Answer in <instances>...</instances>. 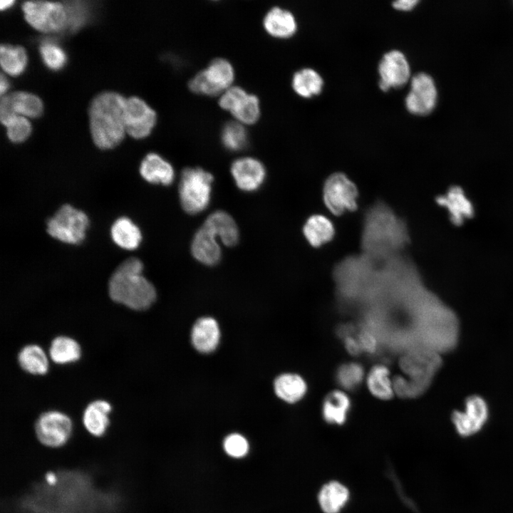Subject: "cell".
<instances>
[{
	"instance_id": "cell-1",
	"label": "cell",
	"mask_w": 513,
	"mask_h": 513,
	"mask_svg": "<svg viewBox=\"0 0 513 513\" xmlns=\"http://www.w3.org/2000/svg\"><path fill=\"white\" fill-rule=\"evenodd\" d=\"M408 242L405 222L389 207L378 203L368 210L361 236L363 255L384 262L400 255Z\"/></svg>"
},
{
	"instance_id": "cell-2",
	"label": "cell",
	"mask_w": 513,
	"mask_h": 513,
	"mask_svg": "<svg viewBox=\"0 0 513 513\" xmlns=\"http://www.w3.org/2000/svg\"><path fill=\"white\" fill-rule=\"evenodd\" d=\"M126 99L118 93L103 92L91 101L89 123L92 139L102 150L112 149L124 138Z\"/></svg>"
},
{
	"instance_id": "cell-3",
	"label": "cell",
	"mask_w": 513,
	"mask_h": 513,
	"mask_svg": "<svg viewBox=\"0 0 513 513\" xmlns=\"http://www.w3.org/2000/svg\"><path fill=\"white\" fill-rule=\"evenodd\" d=\"M143 264L135 257L122 262L108 283L111 299L137 311L148 309L156 299L154 286L142 276Z\"/></svg>"
},
{
	"instance_id": "cell-4",
	"label": "cell",
	"mask_w": 513,
	"mask_h": 513,
	"mask_svg": "<svg viewBox=\"0 0 513 513\" xmlns=\"http://www.w3.org/2000/svg\"><path fill=\"white\" fill-rule=\"evenodd\" d=\"M441 354L424 346H417L406 353L400 366L407 377L396 376L394 393L402 398H413L425 391L441 366Z\"/></svg>"
},
{
	"instance_id": "cell-5",
	"label": "cell",
	"mask_w": 513,
	"mask_h": 513,
	"mask_svg": "<svg viewBox=\"0 0 513 513\" xmlns=\"http://www.w3.org/2000/svg\"><path fill=\"white\" fill-rule=\"evenodd\" d=\"M213 176L200 167L183 170L179 185V197L182 209L190 214L204 210L211 198Z\"/></svg>"
},
{
	"instance_id": "cell-6",
	"label": "cell",
	"mask_w": 513,
	"mask_h": 513,
	"mask_svg": "<svg viewBox=\"0 0 513 513\" xmlns=\"http://www.w3.org/2000/svg\"><path fill=\"white\" fill-rule=\"evenodd\" d=\"M21 8L26 21L39 31L57 33L67 28V12L63 2L28 1Z\"/></svg>"
},
{
	"instance_id": "cell-7",
	"label": "cell",
	"mask_w": 513,
	"mask_h": 513,
	"mask_svg": "<svg viewBox=\"0 0 513 513\" xmlns=\"http://www.w3.org/2000/svg\"><path fill=\"white\" fill-rule=\"evenodd\" d=\"M88 224V218L83 211L63 204L47 221V232L63 242L78 244L86 237Z\"/></svg>"
},
{
	"instance_id": "cell-8",
	"label": "cell",
	"mask_w": 513,
	"mask_h": 513,
	"mask_svg": "<svg viewBox=\"0 0 513 513\" xmlns=\"http://www.w3.org/2000/svg\"><path fill=\"white\" fill-rule=\"evenodd\" d=\"M234 75V67L228 60L215 58L190 80L188 87L192 92L198 94H222L232 86Z\"/></svg>"
},
{
	"instance_id": "cell-9",
	"label": "cell",
	"mask_w": 513,
	"mask_h": 513,
	"mask_svg": "<svg viewBox=\"0 0 513 513\" xmlns=\"http://www.w3.org/2000/svg\"><path fill=\"white\" fill-rule=\"evenodd\" d=\"M323 196L326 206L336 215L357 207V187L343 173L337 172L328 177L324 183Z\"/></svg>"
},
{
	"instance_id": "cell-10",
	"label": "cell",
	"mask_w": 513,
	"mask_h": 513,
	"mask_svg": "<svg viewBox=\"0 0 513 513\" xmlns=\"http://www.w3.org/2000/svg\"><path fill=\"white\" fill-rule=\"evenodd\" d=\"M219 105L244 125L256 123L261 113L258 97L240 86H232L225 90L220 95Z\"/></svg>"
},
{
	"instance_id": "cell-11",
	"label": "cell",
	"mask_w": 513,
	"mask_h": 513,
	"mask_svg": "<svg viewBox=\"0 0 513 513\" xmlns=\"http://www.w3.org/2000/svg\"><path fill=\"white\" fill-rule=\"evenodd\" d=\"M489 410L485 400L477 395L468 397L462 410L452 415V423L456 432L462 437H470L478 433L485 425Z\"/></svg>"
},
{
	"instance_id": "cell-12",
	"label": "cell",
	"mask_w": 513,
	"mask_h": 513,
	"mask_svg": "<svg viewBox=\"0 0 513 513\" xmlns=\"http://www.w3.org/2000/svg\"><path fill=\"white\" fill-rule=\"evenodd\" d=\"M72 428V422L68 416L56 410L42 413L35 423L38 440L43 445L53 448L67 442Z\"/></svg>"
},
{
	"instance_id": "cell-13",
	"label": "cell",
	"mask_w": 513,
	"mask_h": 513,
	"mask_svg": "<svg viewBox=\"0 0 513 513\" xmlns=\"http://www.w3.org/2000/svg\"><path fill=\"white\" fill-rule=\"evenodd\" d=\"M437 97V89L432 77L419 73L411 78L410 89L405 100V107L412 114L428 115L435 108Z\"/></svg>"
},
{
	"instance_id": "cell-14",
	"label": "cell",
	"mask_w": 513,
	"mask_h": 513,
	"mask_svg": "<svg viewBox=\"0 0 513 513\" xmlns=\"http://www.w3.org/2000/svg\"><path fill=\"white\" fill-rule=\"evenodd\" d=\"M157 120L155 111L142 99L132 96L126 99L125 127L129 135L142 139L152 132Z\"/></svg>"
},
{
	"instance_id": "cell-15",
	"label": "cell",
	"mask_w": 513,
	"mask_h": 513,
	"mask_svg": "<svg viewBox=\"0 0 513 513\" xmlns=\"http://www.w3.org/2000/svg\"><path fill=\"white\" fill-rule=\"evenodd\" d=\"M379 87L383 91L391 88H400L410 78V68L405 56L398 50H392L383 55L378 64Z\"/></svg>"
},
{
	"instance_id": "cell-16",
	"label": "cell",
	"mask_w": 513,
	"mask_h": 513,
	"mask_svg": "<svg viewBox=\"0 0 513 513\" xmlns=\"http://www.w3.org/2000/svg\"><path fill=\"white\" fill-rule=\"evenodd\" d=\"M231 173L237 186L242 190L253 192L263 184L266 177L264 165L257 159L243 157L231 165Z\"/></svg>"
},
{
	"instance_id": "cell-17",
	"label": "cell",
	"mask_w": 513,
	"mask_h": 513,
	"mask_svg": "<svg viewBox=\"0 0 513 513\" xmlns=\"http://www.w3.org/2000/svg\"><path fill=\"white\" fill-rule=\"evenodd\" d=\"M191 252L195 259L207 266L218 263L222 254L218 239L204 225L194 235Z\"/></svg>"
},
{
	"instance_id": "cell-18",
	"label": "cell",
	"mask_w": 513,
	"mask_h": 513,
	"mask_svg": "<svg viewBox=\"0 0 513 513\" xmlns=\"http://www.w3.org/2000/svg\"><path fill=\"white\" fill-rule=\"evenodd\" d=\"M140 173L144 180L152 184L169 185L175 178L172 165L155 152L147 154L142 159Z\"/></svg>"
},
{
	"instance_id": "cell-19",
	"label": "cell",
	"mask_w": 513,
	"mask_h": 513,
	"mask_svg": "<svg viewBox=\"0 0 513 513\" xmlns=\"http://www.w3.org/2000/svg\"><path fill=\"white\" fill-rule=\"evenodd\" d=\"M263 26L271 36L286 38L293 36L297 29V23L291 11L274 6L269 9L263 19Z\"/></svg>"
},
{
	"instance_id": "cell-20",
	"label": "cell",
	"mask_w": 513,
	"mask_h": 513,
	"mask_svg": "<svg viewBox=\"0 0 513 513\" xmlns=\"http://www.w3.org/2000/svg\"><path fill=\"white\" fill-rule=\"evenodd\" d=\"M203 225L226 246H234L239 240V229L234 219L226 212L216 211L209 214Z\"/></svg>"
},
{
	"instance_id": "cell-21",
	"label": "cell",
	"mask_w": 513,
	"mask_h": 513,
	"mask_svg": "<svg viewBox=\"0 0 513 513\" xmlns=\"http://www.w3.org/2000/svg\"><path fill=\"white\" fill-rule=\"evenodd\" d=\"M191 338L194 347L198 351H213L219 341V329L217 321L209 317L200 318L192 328Z\"/></svg>"
},
{
	"instance_id": "cell-22",
	"label": "cell",
	"mask_w": 513,
	"mask_h": 513,
	"mask_svg": "<svg viewBox=\"0 0 513 513\" xmlns=\"http://www.w3.org/2000/svg\"><path fill=\"white\" fill-rule=\"evenodd\" d=\"M110 411L111 405L105 400H98L88 405L83 415V423L88 432L95 437L102 436L109 425Z\"/></svg>"
},
{
	"instance_id": "cell-23",
	"label": "cell",
	"mask_w": 513,
	"mask_h": 513,
	"mask_svg": "<svg viewBox=\"0 0 513 513\" xmlns=\"http://www.w3.org/2000/svg\"><path fill=\"white\" fill-rule=\"evenodd\" d=\"M350 408L351 400L346 393L338 390L331 391L323 400V417L329 423L341 425L346 421Z\"/></svg>"
},
{
	"instance_id": "cell-24",
	"label": "cell",
	"mask_w": 513,
	"mask_h": 513,
	"mask_svg": "<svg viewBox=\"0 0 513 513\" xmlns=\"http://www.w3.org/2000/svg\"><path fill=\"white\" fill-rule=\"evenodd\" d=\"M303 232L309 243L318 247L332 239L335 229L329 219L321 214H315L307 219Z\"/></svg>"
},
{
	"instance_id": "cell-25",
	"label": "cell",
	"mask_w": 513,
	"mask_h": 513,
	"mask_svg": "<svg viewBox=\"0 0 513 513\" xmlns=\"http://www.w3.org/2000/svg\"><path fill=\"white\" fill-rule=\"evenodd\" d=\"M274 390L281 400L294 403L300 400L307 391V385L302 377L294 373H284L274 381Z\"/></svg>"
},
{
	"instance_id": "cell-26",
	"label": "cell",
	"mask_w": 513,
	"mask_h": 513,
	"mask_svg": "<svg viewBox=\"0 0 513 513\" xmlns=\"http://www.w3.org/2000/svg\"><path fill=\"white\" fill-rule=\"evenodd\" d=\"M113 242L120 247L127 249H135L142 240L139 228L128 218H118L113 224L110 229Z\"/></svg>"
},
{
	"instance_id": "cell-27",
	"label": "cell",
	"mask_w": 513,
	"mask_h": 513,
	"mask_svg": "<svg viewBox=\"0 0 513 513\" xmlns=\"http://www.w3.org/2000/svg\"><path fill=\"white\" fill-rule=\"evenodd\" d=\"M291 86L294 90L301 97L311 98L321 92L323 80L315 70L305 68L294 74Z\"/></svg>"
},
{
	"instance_id": "cell-28",
	"label": "cell",
	"mask_w": 513,
	"mask_h": 513,
	"mask_svg": "<svg viewBox=\"0 0 513 513\" xmlns=\"http://www.w3.org/2000/svg\"><path fill=\"white\" fill-rule=\"evenodd\" d=\"M366 381L370 393L378 399H390L395 393L390 371L384 365L373 366L367 375Z\"/></svg>"
},
{
	"instance_id": "cell-29",
	"label": "cell",
	"mask_w": 513,
	"mask_h": 513,
	"mask_svg": "<svg viewBox=\"0 0 513 513\" xmlns=\"http://www.w3.org/2000/svg\"><path fill=\"white\" fill-rule=\"evenodd\" d=\"M28 62L26 51L21 46L1 44L0 63L5 73L16 76L25 70Z\"/></svg>"
},
{
	"instance_id": "cell-30",
	"label": "cell",
	"mask_w": 513,
	"mask_h": 513,
	"mask_svg": "<svg viewBox=\"0 0 513 513\" xmlns=\"http://www.w3.org/2000/svg\"><path fill=\"white\" fill-rule=\"evenodd\" d=\"M18 362L23 370L33 375H44L48 368L46 353L34 344L26 346L21 350Z\"/></svg>"
},
{
	"instance_id": "cell-31",
	"label": "cell",
	"mask_w": 513,
	"mask_h": 513,
	"mask_svg": "<svg viewBox=\"0 0 513 513\" xmlns=\"http://www.w3.org/2000/svg\"><path fill=\"white\" fill-rule=\"evenodd\" d=\"M347 488L338 482L323 486L319 494L321 507L326 513H338L348 499Z\"/></svg>"
},
{
	"instance_id": "cell-32",
	"label": "cell",
	"mask_w": 513,
	"mask_h": 513,
	"mask_svg": "<svg viewBox=\"0 0 513 513\" xmlns=\"http://www.w3.org/2000/svg\"><path fill=\"white\" fill-rule=\"evenodd\" d=\"M51 358L58 364L74 362L81 356V347L74 339L67 336H58L51 344Z\"/></svg>"
},
{
	"instance_id": "cell-33",
	"label": "cell",
	"mask_w": 513,
	"mask_h": 513,
	"mask_svg": "<svg viewBox=\"0 0 513 513\" xmlns=\"http://www.w3.org/2000/svg\"><path fill=\"white\" fill-rule=\"evenodd\" d=\"M10 95L17 115L38 118L43 113V103L37 95L25 91H16Z\"/></svg>"
},
{
	"instance_id": "cell-34",
	"label": "cell",
	"mask_w": 513,
	"mask_h": 513,
	"mask_svg": "<svg viewBox=\"0 0 513 513\" xmlns=\"http://www.w3.org/2000/svg\"><path fill=\"white\" fill-rule=\"evenodd\" d=\"M221 139L227 149L238 151L244 148L248 143V134L244 124L237 120H231L224 125Z\"/></svg>"
},
{
	"instance_id": "cell-35",
	"label": "cell",
	"mask_w": 513,
	"mask_h": 513,
	"mask_svg": "<svg viewBox=\"0 0 513 513\" xmlns=\"http://www.w3.org/2000/svg\"><path fill=\"white\" fill-rule=\"evenodd\" d=\"M364 378L363 366L355 362L341 365L336 373L337 383L343 388L353 390L358 388Z\"/></svg>"
},
{
	"instance_id": "cell-36",
	"label": "cell",
	"mask_w": 513,
	"mask_h": 513,
	"mask_svg": "<svg viewBox=\"0 0 513 513\" xmlns=\"http://www.w3.org/2000/svg\"><path fill=\"white\" fill-rule=\"evenodd\" d=\"M39 53L46 66L52 71L62 69L67 62L64 50L51 41H43L39 45Z\"/></svg>"
},
{
	"instance_id": "cell-37",
	"label": "cell",
	"mask_w": 513,
	"mask_h": 513,
	"mask_svg": "<svg viewBox=\"0 0 513 513\" xmlns=\"http://www.w3.org/2000/svg\"><path fill=\"white\" fill-rule=\"evenodd\" d=\"M67 12V28L75 32L81 28L89 18V9L86 1H67L63 2Z\"/></svg>"
},
{
	"instance_id": "cell-38",
	"label": "cell",
	"mask_w": 513,
	"mask_h": 513,
	"mask_svg": "<svg viewBox=\"0 0 513 513\" xmlns=\"http://www.w3.org/2000/svg\"><path fill=\"white\" fill-rule=\"evenodd\" d=\"M4 126L6 128L8 138L15 143L25 141L31 133L30 122L22 115L14 117Z\"/></svg>"
},
{
	"instance_id": "cell-39",
	"label": "cell",
	"mask_w": 513,
	"mask_h": 513,
	"mask_svg": "<svg viewBox=\"0 0 513 513\" xmlns=\"http://www.w3.org/2000/svg\"><path fill=\"white\" fill-rule=\"evenodd\" d=\"M224 451L234 458L244 457L249 452V443L246 438L240 434L232 433L224 440Z\"/></svg>"
},
{
	"instance_id": "cell-40",
	"label": "cell",
	"mask_w": 513,
	"mask_h": 513,
	"mask_svg": "<svg viewBox=\"0 0 513 513\" xmlns=\"http://www.w3.org/2000/svg\"><path fill=\"white\" fill-rule=\"evenodd\" d=\"M10 93L2 95L0 101V120L5 125L11 119L16 116Z\"/></svg>"
},
{
	"instance_id": "cell-41",
	"label": "cell",
	"mask_w": 513,
	"mask_h": 513,
	"mask_svg": "<svg viewBox=\"0 0 513 513\" xmlns=\"http://www.w3.org/2000/svg\"><path fill=\"white\" fill-rule=\"evenodd\" d=\"M358 341L361 344L362 350L373 353L375 351L377 346V342L375 338L369 332H362L358 338Z\"/></svg>"
},
{
	"instance_id": "cell-42",
	"label": "cell",
	"mask_w": 513,
	"mask_h": 513,
	"mask_svg": "<svg viewBox=\"0 0 513 513\" xmlns=\"http://www.w3.org/2000/svg\"><path fill=\"white\" fill-rule=\"evenodd\" d=\"M345 346L348 353L353 355H358L363 351L358 339L351 336L345 338Z\"/></svg>"
},
{
	"instance_id": "cell-43",
	"label": "cell",
	"mask_w": 513,
	"mask_h": 513,
	"mask_svg": "<svg viewBox=\"0 0 513 513\" xmlns=\"http://www.w3.org/2000/svg\"><path fill=\"white\" fill-rule=\"evenodd\" d=\"M418 3V0H400L393 2V6L400 11H410Z\"/></svg>"
},
{
	"instance_id": "cell-44",
	"label": "cell",
	"mask_w": 513,
	"mask_h": 513,
	"mask_svg": "<svg viewBox=\"0 0 513 513\" xmlns=\"http://www.w3.org/2000/svg\"><path fill=\"white\" fill-rule=\"evenodd\" d=\"M9 88V83L8 80L6 79V76L3 73H1L0 77V93L1 95H3L4 93L6 92L8 88Z\"/></svg>"
},
{
	"instance_id": "cell-45",
	"label": "cell",
	"mask_w": 513,
	"mask_h": 513,
	"mask_svg": "<svg viewBox=\"0 0 513 513\" xmlns=\"http://www.w3.org/2000/svg\"><path fill=\"white\" fill-rule=\"evenodd\" d=\"M14 3H15V1H12V0H11V1H9V0H6V1L1 0V1H0V9H1V10H2V11H3V10H5V9H7L10 8L11 6H12Z\"/></svg>"
}]
</instances>
